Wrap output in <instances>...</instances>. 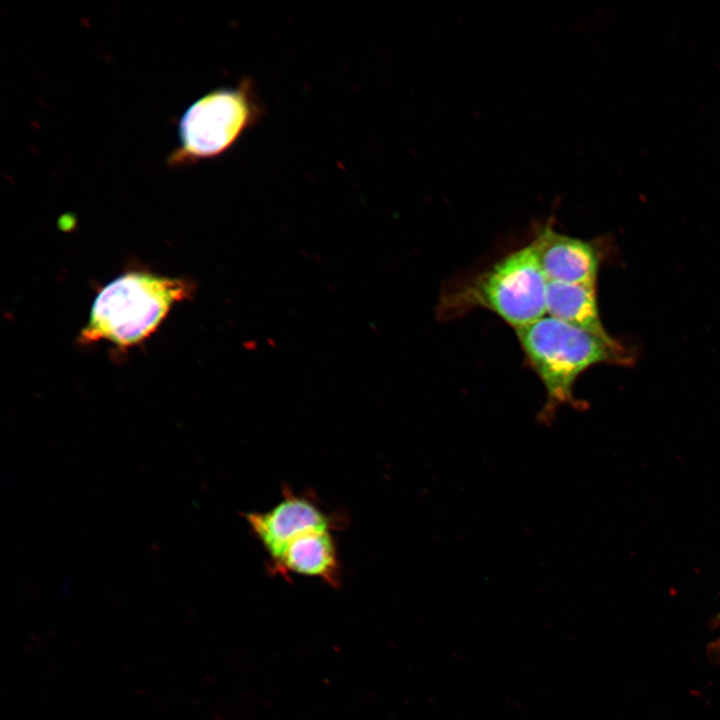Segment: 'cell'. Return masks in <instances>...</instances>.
I'll use <instances>...</instances> for the list:
<instances>
[{
    "label": "cell",
    "mask_w": 720,
    "mask_h": 720,
    "mask_svg": "<svg viewBox=\"0 0 720 720\" xmlns=\"http://www.w3.org/2000/svg\"><path fill=\"white\" fill-rule=\"evenodd\" d=\"M519 344L545 389L537 419L553 422L563 406L578 408L573 395L577 378L599 363L631 365L633 353L617 340L607 342L587 331L545 315L515 330Z\"/></svg>",
    "instance_id": "obj_1"
},
{
    "label": "cell",
    "mask_w": 720,
    "mask_h": 720,
    "mask_svg": "<svg viewBox=\"0 0 720 720\" xmlns=\"http://www.w3.org/2000/svg\"><path fill=\"white\" fill-rule=\"evenodd\" d=\"M547 284L530 243L442 295L437 314L452 319L484 308L517 330L546 315Z\"/></svg>",
    "instance_id": "obj_2"
},
{
    "label": "cell",
    "mask_w": 720,
    "mask_h": 720,
    "mask_svg": "<svg viewBox=\"0 0 720 720\" xmlns=\"http://www.w3.org/2000/svg\"><path fill=\"white\" fill-rule=\"evenodd\" d=\"M191 290L181 279L149 272L123 274L97 295L80 339L86 343L106 340L121 347L138 344Z\"/></svg>",
    "instance_id": "obj_3"
},
{
    "label": "cell",
    "mask_w": 720,
    "mask_h": 720,
    "mask_svg": "<svg viewBox=\"0 0 720 720\" xmlns=\"http://www.w3.org/2000/svg\"><path fill=\"white\" fill-rule=\"evenodd\" d=\"M264 107L249 79L213 89L194 101L178 124V145L167 163L180 167L228 151L263 117Z\"/></svg>",
    "instance_id": "obj_4"
},
{
    "label": "cell",
    "mask_w": 720,
    "mask_h": 720,
    "mask_svg": "<svg viewBox=\"0 0 720 720\" xmlns=\"http://www.w3.org/2000/svg\"><path fill=\"white\" fill-rule=\"evenodd\" d=\"M245 519L269 555L270 563L298 535L314 529H333L337 522L312 497L297 495L288 487L283 490L282 500L273 508L265 512L247 513Z\"/></svg>",
    "instance_id": "obj_5"
},
{
    "label": "cell",
    "mask_w": 720,
    "mask_h": 720,
    "mask_svg": "<svg viewBox=\"0 0 720 720\" xmlns=\"http://www.w3.org/2000/svg\"><path fill=\"white\" fill-rule=\"evenodd\" d=\"M531 243L548 282L596 285L602 256L593 241L558 232L547 221L537 226Z\"/></svg>",
    "instance_id": "obj_6"
},
{
    "label": "cell",
    "mask_w": 720,
    "mask_h": 720,
    "mask_svg": "<svg viewBox=\"0 0 720 720\" xmlns=\"http://www.w3.org/2000/svg\"><path fill=\"white\" fill-rule=\"evenodd\" d=\"M331 529L306 531L292 539L281 555L270 563L273 574L316 577L337 587L340 584V564Z\"/></svg>",
    "instance_id": "obj_7"
},
{
    "label": "cell",
    "mask_w": 720,
    "mask_h": 720,
    "mask_svg": "<svg viewBox=\"0 0 720 720\" xmlns=\"http://www.w3.org/2000/svg\"><path fill=\"white\" fill-rule=\"evenodd\" d=\"M596 286L548 282L546 315L615 342L605 330L598 310Z\"/></svg>",
    "instance_id": "obj_8"
}]
</instances>
